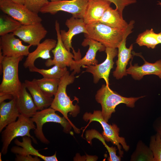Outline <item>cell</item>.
<instances>
[{
  "mask_svg": "<svg viewBox=\"0 0 161 161\" xmlns=\"http://www.w3.org/2000/svg\"><path fill=\"white\" fill-rule=\"evenodd\" d=\"M139 46H145L148 48L154 49L159 43L156 37V33L153 29L147 30L139 34L136 40Z\"/></svg>",
  "mask_w": 161,
  "mask_h": 161,
  "instance_id": "27",
  "label": "cell"
},
{
  "mask_svg": "<svg viewBox=\"0 0 161 161\" xmlns=\"http://www.w3.org/2000/svg\"><path fill=\"white\" fill-rule=\"evenodd\" d=\"M134 21H131L126 29L112 27L97 22L86 24L88 32L86 38L101 43L106 47L117 48L125 37L133 28Z\"/></svg>",
  "mask_w": 161,
  "mask_h": 161,
  "instance_id": "1",
  "label": "cell"
},
{
  "mask_svg": "<svg viewBox=\"0 0 161 161\" xmlns=\"http://www.w3.org/2000/svg\"><path fill=\"white\" fill-rule=\"evenodd\" d=\"M83 118L86 122L89 120L84 131L91 122L95 121L99 122L103 129L102 134L105 140L107 142H111L116 145L119 151V154L121 157L123 154V151L121 150V146L125 151L129 150V147L127 145L125 139L119 136V128L115 124L112 125L109 124L103 119L101 111L94 110L92 114L86 112L83 114Z\"/></svg>",
  "mask_w": 161,
  "mask_h": 161,
  "instance_id": "6",
  "label": "cell"
},
{
  "mask_svg": "<svg viewBox=\"0 0 161 161\" xmlns=\"http://www.w3.org/2000/svg\"><path fill=\"white\" fill-rule=\"evenodd\" d=\"M88 0H64L49 2L41 9L42 13L54 15L63 11L71 13L75 18H83Z\"/></svg>",
  "mask_w": 161,
  "mask_h": 161,
  "instance_id": "9",
  "label": "cell"
},
{
  "mask_svg": "<svg viewBox=\"0 0 161 161\" xmlns=\"http://www.w3.org/2000/svg\"><path fill=\"white\" fill-rule=\"evenodd\" d=\"M37 84L47 95L52 97L57 92L60 79L43 77L40 79L34 78Z\"/></svg>",
  "mask_w": 161,
  "mask_h": 161,
  "instance_id": "25",
  "label": "cell"
},
{
  "mask_svg": "<svg viewBox=\"0 0 161 161\" xmlns=\"http://www.w3.org/2000/svg\"><path fill=\"white\" fill-rule=\"evenodd\" d=\"M35 128L36 126L31 118L20 114L16 121L8 125L1 132V153L4 155L6 154L11 141L18 137L28 136L36 143V140L30 134L31 130H35Z\"/></svg>",
  "mask_w": 161,
  "mask_h": 161,
  "instance_id": "5",
  "label": "cell"
},
{
  "mask_svg": "<svg viewBox=\"0 0 161 161\" xmlns=\"http://www.w3.org/2000/svg\"><path fill=\"white\" fill-rule=\"evenodd\" d=\"M22 24L18 21L7 15H1L0 18V35L13 32Z\"/></svg>",
  "mask_w": 161,
  "mask_h": 161,
  "instance_id": "29",
  "label": "cell"
},
{
  "mask_svg": "<svg viewBox=\"0 0 161 161\" xmlns=\"http://www.w3.org/2000/svg\"><path fill=\"white\" fill-rule=\"evenodd\" d=\"M161 79V73L158 76Z\"/></svg>",
  "mask_w": 161,
  "mask_h": 161,
  "instance_id": "41",
  "label": "cell"
},
{
  "mask_svg": "<svg viewBox=\"0 0 161 161\" xmlns=\"http://www.w3.org/2000/svg\"><path fill=\"white\" fill-rule=\"evenodd\" d=\"M12 2L19 4L24 5V0H10Z\"/></svg>",
  "mask_w": 161,
  "mask_h": 161,
  "instance_id": "37",
  "label": "cell"
},
{
  "mask_svg": "<svg viewBox=\"0 0 161 161\" xmlns=\"http://www.w3.org/2000/svg\"><path fill=\"white\" fill-rule=\"evenodd\" d=\"M98 22L112 27L120 29H126L128 25L118 11L111 7L105 11Z\"/></svg>",
  "mask_w": 161,
  "mask_h": 161,
  "instance_id": "24",
  "label": "cell"
},
{
  "mask_svg": "<svg viewBox=\"0 0 161 161\" xmlns=\"http://www.w3.org/2000/svg\"><path fill=\"white\" fill-rule=\"evenodd\" d=\"M24 42L32 46H37L46 36L47 31L41 23L21 25L13 32Z\"/></svg>",
  "mask_w": 161,
  "mask_h": 161,
  "instance_id": "14",
  "label": "cell"
},
{
  "mask_svg": "<svg viewBox=\"0 0 161 161\" xmlns=\"http://www.w3.org/2000/svg\"><path fill=\"white\" fill-rule=\"evenodd\" d=\"M57 41L52 39L47 38L40 43L36 49L30 52L23 64L25 68H28L35 66L34 62L38 58L48 59L50 58V52L56 47Z\"/></svg>",
  "mask_w": 161,
  "mask_h": 161,
  "instance_id": "20",
  "label": "cell"
},
{
  "mask_svg": "<svg viewBox=\"0 0 161 161\" xmlns=\"http://www.w3.org/2000/svg\"><path fill=\"white\" fill-rule=\"evenodd\" d=\"M55 110L51 107L37 112L31 119L35 123L36 128L34 134L36 137L43 143L48 144L49 141L44 135L42 127L44 124L47 122H54L60 124L63 128V131L69 133L73 126L64 117H61L55 112Z\"/></svg>",
  "mask_w": 161,
  "mask_h": 161,
  "instance_id": "7",
  "label": "cell"
},
{
  "mask_svg": "<svg viewBox=\"0 0 161 161\" xmlns=\"http://www.w3.org/2000/svg\"><path fill=\"white\" fill-rule=\"evenodd\" d=\"M105 52L106 57L102 63L95 65H84L82 67L86 68L84 72L91 73L93 77V82L97 83L101 79H103L106 84L109 86V77L110 72L113 67L114 58L117 55L118 50L117 48L106 47Z\"/></svg>",
  "mask_w": 161,
  "mask_h": 161,
  "instance_id": "10",
  "label": "cell"
},
{
  "mask_svg": "<svg viewBox=\"0 0 161 161\" xmlns=\"http://www.w3.org/2000/svg\"><path fill=\"white\" fill-rule=\"evenodd\" d=\"M24 83L17 96V103L20 114L32 117L37 112V107L31 95L27 91Z\"/></svg>",
  "mask_w": 161,
  "mask_h": 161,
  "instance_id": "21",
  "label": "cell"
},
{
  "mask_svg": "<svg viewBox=\"0 0 161 161\" xmlns=\"http://www.w3.org/2000/svg\"><path fill=\"white\" fill-rule=\"evenodd\" d=\"M31 138L27 136L22 137V141L16 139L14 143L17 146L13 147L11 151L13 153L21 155H32L36 156L45 161H57L56 153L52 156H47L41 154L32 145Z\"/></svg>",
  "mask_w": 161,
  "mask_h": 161,
  "instance_id": "19",
  "label": "cell"
},
{
  "mask_svg": "<svg viewBox=\"0 0 161 161\" xmlns=\"http://www.w3.org/2000/svg\"><path fill=\"white\" fill-rule=\"evenodd\" d=\"M114 4L116 9L122 16L123 12L125 7L136 2V0H106Z\"/></svg>",
  "mask_w": 161,
  "mask_h": 161,
  "instance_id": "33",
  "label": "cell"
},
{
  "mask_svg": "<svg viewBox=\"0 0 161 161\" xmlns=\"http://www.w3.org/2000/svg\"><path fill=\"white\" fill-rule=\"evenodd\" d=\"M157 5L161 7V2L159 1H157Z\"/></svg>",
  "mask_w": 161,
  "mask_h": 161,
  "instance_id": "39",
  "label": "cell"
},
{
  "mask_svg": "<svg viewBox=\"0 0 161 161\" xmlns=\"http://www.w3.org/2000/svg\"><path fill=\"white\" fill-rule=\"evenodd\" d=\"M30 72H37L42 75L43 77L60 79L67 71L66 67H61L54 65L48 69H41L35 66L29 68Z\"/></svg>",
  "mask_w": 161,
  "mask_h": 161,
  "instance_id": "28",
  "label": "cell"
},
{
  "mask_svg": "<svg viewBox=\"0 0 161 161\" xmlns=\"http://www.w3.org/2000/svg\"><path fill=\"white\" fill-rule=\"evenodd\" d=\"M111 3L106 0H88L83 18L85 24L98 22Z\"/></svg>",
  "mask_w": 161,
  "mask_h": 161,
  "instance_id": "17",
  "label": "cell"
},
{
  "mask_svg": "<svg viewBox=\"0 0 161 161\" xmlns=\"http://www.w3.org/2000/svg\"><path fill=\"white\" fill-rule=\"evenodd\" d=\"M130 160L154 161V156L149 146H148L141 140H140L131 156Z\"/></svg>",
  "mask_w": 161,
  "mask_h": 161,
  "instance_id": "26",
  "label": "cell"
},
{
  "mask_svg": "<svg viewBox=\"0 0 161 161\" xmlns=\"http://www.w3.org/2000/svg\"><path fill=\"white\" fill-rule=\"evenodd\" d=\"M24 83L31 95L38 110H41L45 108L50 106L53 98L47 95L43 92L34 78L31 81L25 80Z\"/></svg>",
  "mask_w": 161,
  "mask_h": 161,
  "instance_id": "23",
  "label": "cell"
},
{
  "mask_svg": "<svg viewBox=\"0 0 161 161\" xmlns=\"http://www.w3.org/2000/svg\"><path fill=\"white\" fill-rule=\"evenodd\" d=\"M85 137L88 142L90 144H92V140L94 138H96L101 141L106 148L109 153L112 152L114 149V147L112 146L109 147L105 142L102 135H101L98 131L94 129H91L87 131L85 133Z\"/></svg>",
  "mask_w": 161,
  "mask_h": 161,
  "instance_id": "31",
  "label": "cell"
},
{
  "mask_svg": "<svg viewBox=\"0 0 161 161\" xmlns=\"http://www.w3.org/2000/svg\"><path fill=\"white\" fill-rule=\"evenodd\" d=\"M157 39L159 44H161V32L156 33Z\"/></svg>",
  "mask_w": 161,
  "mask_h": 161,
  "instance_id": "38",
  "label": "cell"
},
{
  "mask_svg": "<svg viewBox=\"0 0 161 161\" xmlns=\"http://www.w3.org/2000/svg\"><path fill=\"white\" fill-rule=\"evenodd\" d=\"M24 5L28 10L38 14L49 2L48 0H24Z\"/></svg>",
  "mask_w": 161,
  "mask_h": 161,
  "instance_id": "32",
  "label": "cell"
},
{
  "mask_svg": "<svg viewBox=\"0 0 161 161\" xmlns=\"http://www.w3.org/2000/svg\"><path fill=\"white\" fill-rule=\"evenodd\" d=\"M51 2H56L64 0H50Z\"/></svg>",
  "mask_w": 161,
  "mask_h": 161,
  "instance_id": "40",
  "label": "cell"
},
{
  "mask_svg": "<svg viewBox=\"0 0 161 161\" xmlns=\"http://www.w3.org/2000/svg\"><path fill=\"white\" fill-rule=\"evenodd\" d=\"M0 9L3 13L22 25L41 23L42 21L38 14L31 11L24 5L15 3L10 0H0Z\"/></svg>",
  "mask_w": 161,
  "mask_h": 161,
  "instance_id": "8",
  "label": "cell"
},
{
  "mask_svg": "<svg viewBox=\"0 0 161 161\" xmlns=\"http://www.w3.org/2000/svg\"><path fill=\"white\" fill-rule=\"evenodd\" d=\"M153 127L156 133L161 136V117L156 119L153 124Z\"/></svg>",
  "mask_w": 161,
  "mask_h": 161,
  "instance_id": "35",
  "label": "cell"
},
{
  "mask_svg": "<svg viewBox=\"0 0 161 161\" xmlns=\"http://www.w3.org/2000/svg\"><path fill=\"white\" fill-rule=\"evenodd\" d=\"M55 29L57 36V43L52 50L53 55V59H47L45 63L47 67L57 65L61 67H70L74 63L76 57L66 48L62 40L60 32L59 24L56 20Z\"/></svg>",
  "mask_w": 161,
  "mask_h": 161,
  "instance_id": "11",
  "label": "cell"
},
{
  "mask_svg": "<svg viewBox=\"0 0 161 161\" xmlns=\"http://www.w3.org/2000/svg\"><path fill=\"white\" fill-rule=\"evenodd\" d=\"M132 32L131 30L128 32L117 48L118 58L116 62V67L113 72V76L117 79H121L127 75L126 67L129 61L133 57L131 51L133 45L132 44L129 48H127L126 42L127 37Z\"/></svg>",
  "mask_w": 161,
  "mask_h": 161,
  "instance_id": "16",
  "label": "cell"
},
{
  "mask_svg": "<svg viewBox=\"0 0 161 161\" xmlns=\"http://www.w3.org/2000/svg\"><path fill=\"white\" fill-rule=\"evenodd\" d=\"M13 98V97L9 94H3L0 95V103L4 101L7 99H12Z\"/></svg>",
  "mask_w": 161,
  "mask_h": 161,
  "instance_id": "36",
  "label": "cell"
},
{
  "mask_svg": "<svg viewBox=\"0 0 161 161\" xmlns=\"http://www.w3.org/2000/svg\"><path fill=\"white\" fill-rule=\"evenodd\" d=\"M145 96L138 97H126L122 96L113 91L109 86L103 84L97 91L95 95L96 101L100 104L102 107V116L107 122L115 112L116 106L120 103H124L130 108L135 106V103Z\"/></svg>",
  "mask_w": 161,
  "mask_h": 161,
  "instance_id": "4",
  "label": "cell"
},
{
  "mask_svg": "<svg viewBox=\"0 0 161 161\" xmlns=\"http://www.w3.org/2000/svg\"><path fill=\"white\" fill-rule=\"evenodd\" d=\"M24 57L4 56L0 61V72H3L2 80L0 85V95L9 94L13 97L17 96L22 83L18 77V64Z\"/></svg>",
  "mask_w": 161,
  "mask_h": 161,
  "instance_id": "3",
  "label": "cell"
},
{
  "mask_svg": "<svg viewBox=\"0 0 161 161\" xmlns=\"http://www.w3.org/2000/svg\"><path fill=\"white\" fill-rule=\"evenodd\" d=\"M149 147L153 153L154 161H161V136L158 133L151 136Z\"/></svg>",
  "mask_w": 161,
  "mask_h": 161,
  "instance_id": "30",
  "label": "cell"
},
{
  "mask_svg": "<svg viewBox=\"0 0 161 161\" xmlns=\"http://www.w3.org/2000/svg\"><path fill=\"white\" fill-rule=\"evenodd\" d=\"M31 46L24 45L21 41L16 38L13 32L1 36L0 49L4 56L18 57L27 56L30 53L29 49Z\"/></svg>",
  "mask_w": 161,
  "mask_h": 161,
  "instance_id": "12",
  "label": "cell"
},
{
  "mask_svg": "<svg viewBox=\"0 0 161 161\" xmlns=\"http://www.w3.org/2000/svg\"><path fill=\"white\" fill-rule=\"evenodd\" d=\"M75 77L72 73L70 74L67 71L65 74L60 79V82L56 93L50 107L55 111H58L62 114L66 120L73 126L74 131L77 133H80V130L78 129L72 123L68 117V114L74 117H76L80 112V107L77 104L74 105L66 93L67 86L73 83Z\"/></svg>",
  "mask_w": 161,
  "mask_h": 161,
  "instance_id": "2",
  "label": "cell"
},
{
  "mask_svg": "<svg viewBox=\"0 0 161 161\" xmlns=\"http://www.w3.org/2000/svg\"><path fill=\"white\" fill-rule=\"evenodd\" d=\"M143 59L144 63L141 66L137 64L133 65L131 61L129 67L126 69L127 74L131 75L135 80H140L145 75H154L158 76L161 73V59L154 63L148 62L144 58Z\"/></svg>",
  "mask_w": 161,
  "mask_h": 161,
  "instance_id": "18",
  "label": "cell"
},
{
  "mask_svg": "<svg viewBox=\"0 0 161 161\" xmlns=\"http://www.w3.org/2000/svg\"><path fill=\"white\" fill-rule=\"evenodd\" d=\"M20 114L16 97L8 102L0 103V132L8 125L16 121Z\"/></svg>",
  "mask_w": 161,
  "mask_h": 161,
  "instance_id": "22",
  "label": "cell"
},
{
  "mask_svg": "<svg viewBox=\"0 0 161 161\" xmlns=\"http://www.w3.org/2000/svg\"><path fill=\"white\" fill-rule=\"evenodd\" d=\"M82 45L83 47L89 45V48L85 56L82 59L75 60L73 64L70 67V70H74L72 73L74 75L80 72V67L83 66L97 64L98 61L96 58L97 52L98 51H104L106 48L105 46L101 43L88 38L84 40Z\"/></svg>",
  "mask_w": 161,
  "mask_h": 161,
  "instance_id": "13",
  "label": "cell"
},
{
  "mask_svg": "<svg viewBox=\"0 0 161 161\" xmlns=\"http://www.w3.org/2000/svg\"><path fill=\"white\" fill-rule=\"evenodd\" d=\"M65 25L68 28V30L66 32L64 30H60L63 43L67 50L70 52V49H72L75 55L78 56L80 54L76 52L72 47V39L74 35L81 33L88 34L86 24L83 18H75L72 16L66 20Z\"/></svg>",
  "mask_w": 161,
  "mask_h": 161,
  "instance_id": "15",
  "label": "cell"
},
{
  "mask_svg": "<svg viewBox=\"0 0 161 161\" xmlns=\"http://www.w3.org/2000/svg\"><path fill=\"white\" fill-rule=\"evenodd\" d=\"M15 160L16 161H40V158L35 156L33 157L31 155H21L16 154Z\"/></svg>",
  "mask_w": 161,
  "mask_h": 161,
  "instance_id": "34",
  "label": "cell"
}]
</instances>
